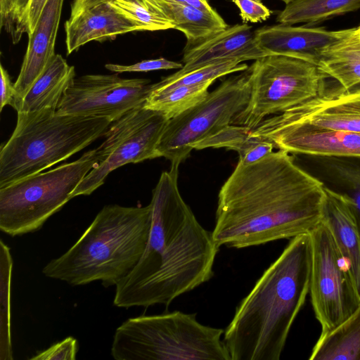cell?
I'll return each mask as SVG.
<instances>
[{
  "label": "cell",
  "mask_w": 360,
  "mask_h": 360,
  "mask_svg": "<svg viewBox=\"0 0 360 360\" xmlns=\"http://www.w3.org/2000/svg\"><path fill=\"white\" fill-rule=\"evenodd\" d=\"M356 30L357 33L359 34V36H360V25L358 27H356Z\"/></svg>",
  "instance_id": "obj_39"
},
{
  "label": "cell",
  "mask_w": 360,
  "mask_h": 360,
  "mask_svg": "<svg viewBox=\"0 0 360 360\" xmlns=\"http://www.w3.org/2000/svg\"><path fill=\"white\" fill-rule=\"evenodd\" d=\"M75 78V67L69 65L60 54H55L14 109L17 112H30L46 108L56 110L66 89Z\"/></svg>",
  "instance_id": "obj_20"
},
{
  "label": "cell",
  "mask_w": 360,
  "mask_h": 360,
  "mask_svg": "<svg viewBox=\"0 0 360 360\" xmlns=\"http://www.w3.org/2000/svg\"><path fill=\"white\" fill-rule=\"evenodd\" d=\"M359 9L360 0H294L285 5L276 21L291 25L305 22L310 26Z\"/></svg>",
  "instance_id": "obj_25"
},
{
  "label": "cell",
  "mask_w": 360,
  "mask_h": 360,
  "mask_svg": "<svg viewBox=\"0 0 360 360\" xmlns=\"http://www.w3.org/2000/svg\"><path fill=\"white\" fill-rule=\"evenodd\" d=\"M112 6L133 21L140 31L174 29L173 24L148 0H111Z\"/></svg>",
  "instance_id": "obj_30"
},
{
  "label": "cell",
  "mask_w": 360,
  "mask_h": 360,
  "mask_svg": "<svg viewBox=\"0 0 360 360\" xmlns=\"http://www.w3.org/2000/svg\"><path fill=\"white\" fill-rule=\"evenodd\" d=\"M48 0H31L27 11L28 35L34 30Z\"/></svg>",
  "instance_id": "obj_35"
},
{
  "label": "cell",
  "mask_w": 360,
  "mask_h": 360,
  "mask_svg": "<svg viewBox=\"0 0 360 360\" xmlns=\"http://www.w3.org/2000/svg\"><path fill=\"white\" fill-rule=\"evenodd\" d=\"M224 332L202 324L195 314L141 315L117 327L111 355L116 360H231Z\"/></svg>",
  "instance_id": "obj_6"
},
{
  "label": "cell",
  "mask_w": 360,
  "mask_h": 360,
  "mask_svg": "<svg viewBox=\"0 0 360 360\" xmlns=\"http://www.w3.org/2000/svg\"><path fill=\"white\" fill-rule=\"evenodd\" d=\"M318 67L345 90H360V36L356 28L323 52Z\"/></svg>",
  "instance_id": "obj_22"
},
{
  "label": "cell",
  "mask_w": 360,
  "mask_h": 360,
  "mask_svg": "<svg viewBox=\"0 0 360 360\" xmlns=\"http://www.w3.org/2000/svg\"><path fill=\"white\" fill-rule=\"evenodd\" d=\"M324 189L322 221L348 264L360 298V237L356 225L345 198L325 186Z\"/></svg>",
  "instance_id": "obj_19"
},
{
  "label": "cell",
  "mask_w": 360,
  "mask_h": 360,
  "mask_svg": "<svg viewBox=\"0 0 360 360\" xmlns=\"http://www.w3.org/2000/svg\"><path fill=\"white\" fill-rule=\"evenodd\" d=\"M250 96L231 124L253 129L270 115L283 113L314 98L326 88L318 65L281 55L261 57L248 68Z\"/></svg>",
  "instance_id": "obj_8"
},
{
  "label": "cell",
  "mask_w": 360,
  "mask_h": 360,
  "mask_svg": "<svg viewBox=\"0 0 360 360\" xmlns=\"http://www.w3.org/2000/svg\"><path fill=\"white\" fill-rule=\"evenodd\" d=\"M67 54L92 41H103L139 27L112 6L110 1L87 8L65 23Z\"/></svg>",
  "instance_id": "obj_18"
},
{
  "label": "cell",
  "mask_w": 360,
  "mask_h": 360,
  "mask_svg": "<svg viewBox=\"0 0 360 360\" xmlns=\"http://www.w3.org/2000/svg\"><path fill=\"white\" fill-rule=\"evenodd\" d=\"M248 68L245 63L238 59L224 60L183 73L174 74L153 84L151 91L160 92L182 85H194L207 82L212 83L222 76Z\"/></svg>",
  "instance_id": "obj_28"
},
{
  "label": "cell",
  "mask_w": 360,
  "mask_h": 360,
  "mask_svg": "<svg viewBox=\"0 0 360 360\" xmlns=\"http://www.w3.org/2000/svg\"><path fill=\"white\" fill-rule=\"evenodd\" d=\"M105 159L100 146L79 159L0 188V230L12 237L32 233L58 212L77 186Z\"/></svg>",
  "instance_id": "obj_7"
},
{
  "label": "cell",
  "mask_w": 360,
  "mask_h": 360,
  "mask_svg": "<svg viewBox=\"0 0 360 360\" xmlns=\"http://www.w3.org/2000/svg\"><path fill=\"white\" fill-rule=\"evenodd\" d=\"M147 79H123L117 74L86 75L75 78L56 111L105 117L112 122L144 105L153 84Z\"/></svg>",
  "instance_id": "obj_12"
},
{
  "label": "cell",
  "mask_w": 360,
  "mask_h": 360,
  "mask_svg": "<svg viewBox=\"0 0 360 360\" xmlns=\"http://www.w3.org/2000/svg\"><path fill=\"white\" fill-rule=\"evenodd\" d=\"M251 130L247 127L229 124L196 143L193 145V149L226 148L236 151L239 155V161H242L262 140L251 136Z\"/></svg>",
  "instance_id": "obj_29"
},
{
  "label": "cell",
  "mask_w": 360,
  "mask_h": 360,
  "mask_svg": "<svg viewBox=\"0 0 360 360\" xmlns=\"http://www.w3.org/2000/svg\"><path fill=\"white\" fill-rule=\"evenodd\" d=\"M250 96L249 71L223 81L201 102L169 120L157 150L160 157L179 167L196 143L231 124Z\"/></svg>",
  "instance_id": "obj_9"
},
{
  "label": "cell",
  "mask_w": 360,
  "mask_h": 360,
  "mask_svg": "<svg viewBox=\"0 0 360 360\" xmlns=\"http://www.w3.org/2000/svg\"><path fill=\"white\" fill-rule=\"evenodd\" d=\"M1 72V107L0 111L1 112L3 108L7 105H13L15 96V90L14 84H12L10 77L2 65L0 68Z\"/></svg>",
  "instance_id": "obj_34"
},
{
  "label": "cell",
  "mask_w": 360,
  "mask_h": 360,
  "mask_svg": "<svg viewBox=\"0 0 360 360\" xmlns=\"http://www.w3.org/2000/svg\"><path fill=\"white\" fill-rule=\"evenodd\" d=\"M278 149L236 168L218 194L212 235L237 249L310 233L321 221L323 184Z\"/></svg>",
  "instance_id": "obj_1"
},
{
  "label": "cell",
  "mask_w": 360,
  "mask_h": 360,
  "mask_svg": "<svg viewBox=\"0 0 360 360\" xmlns=\"http://www.w3.org/2000/svg\"><path fill=\"white\" fill-rule=\"evenodd\" d=\"M152 206L105 205L79 238L42 269L71 285L101 281L105 288L127 276L143 255L152 225Z\"/></svg>",
  "instance_id": "obj_4"
},
{
  "label": "cell",
  "mask_w": 360,
  "mask_h": 360,
  "mask_svg": "<svg viewBox=\"0 0 360 360\" xmlns=\"http://www.w3.org/2000/svg\"><path fill=\"white\" fill-rule=\"evenodd\" d=\"M310 360H360V304L344 321L321 333Z\"/></svg>",
  "instance_id": "obj_24"
},
{
  "label": "cell",
  "mask_w": 360,
  "mask_h": 360,
  "mask_svg": "<svg viewBox=\"0 0 360 360\" xmlns=\"http://www.w3.org/2000/svg\"><path fill=\"white\" fill-rule=\"evenodd\" d=\"M306 156L311 162L312 175L342 195L352 209H360V158Z\"/></svg>",
  "instance_id": "obj_23"
},
{
  "label": "cell",
  "mask_w": 360,
  "mask_h": 360,
  "mask_svg": "<svg viewBox=\"0 0 360 360\" xmlns=\"http://www.w3.org/2000/svg\"><path fill=\"white\" fill-rule=\"evenodd\" d=\"M240 10L243 22H260L267 20L271 11L263 4L261 0H232Z\"/></svg>",
  "instance_id": "obj_33"
},
{
  "label": "cell",
  "mask_w": 360,
  "mask_h": 360,
  "mask_svg": "<svg viewBox=\"0 0 360 360\" xmlns=\"http://www.w3.org/2000/svg\"><path fill=\"white\" fill-rule=\"evenodd\" d=\"M64 0H48L38 22L28 35L26 53L17 80L12 107L20 101L55 56V43Z\"/></svg>",
  "instance_id": "obj_17"
},
{
  "label": "cell",
  "mask_w": 360,
  "mask_h": 360,
  "mask_svg": "<svg viewBox=\"0 0 360 360\" xmlns=\"http://www.w3.org/2000/svg\"><path fill=\"white\" fill-rule=\"evenodd\" d=\"M280 1H282L283 2H284L285 4V5H287L289 3L293 1L294 0H280Z\"/></svg>",
  "instance_id": "obj_38"
},
{
  "label": "cell",
  "mask_w": 360,
  "mask_h": 360,
  "mask_svg": "<svg viewBox=\"0 0 360 360\" xmlns=\"http://www.w3.org/2000/svg\"><path fill=\"white\" fill-rule=\"evenodd\" d=\"M350 29L329 31L309 25L278 24L255 31L257 47L268 55L299 58L318 65L323 52L346 36Z\"/></svg>",
  "instance_id": "obj_15"
},
{
  "label": "cell",
  "mask_w": 360,
  "mask_h": 360,
  "mask_svg": "<svg viewBox=\"0 0 360 360\" xmlns=\"http://www.w3.org/2000/svg\"><path fill=\"white\" fill-rule=\"evenodd\" d=\"M266 56L257 46L255 31L247 23L229 26L221 32L184 49L183 74L224 60L238 59L242 62L257 60Z\"/></svg>",
  "instance_id": "obj_16"
},
{
  "label": "cell",
  "mask_w": 360,
  "mask_h": 360,
  "mask_svg": "<svg viewBox=\"0 0 360 360\" xmlns=\"http://www.w3.org/2000/svg\"><path fill=\"white\" fill-rule=\"evenodd\" d=\"M309 234L297 236L240 301L224 330L231 360H278L309 292Z\"/></svg>",
  "instance_id": "obj_3"
},
{
  "label": "cell",
  "mask_w": 360,
  "mask_h": 360,
  "mask_svg": "<svg viewBox=\"0 0 360 360\" xmlns=\"http://www.w3.org/2000/svg\"><path fill=\"white\" fill-rule=\"evenodd\" d=\"M187 39L186 46L195 44L221 32L229 25L217 12L167 0H148Z\"/></svg>",
  "instance_id": "obj_21"
},
{
  "label": "cell",
  "mask_w": 360,
  "mask_h": 360,
  "mask_svg": "<svg viewBox=\"0 0 360 360\" xmlns=\"http://www.w3.org/2000/svg\"><path fill=\"white\" fill-rule=\"evenodd\" d=\"M309 234V293L321 333H326L347 319L359 306L360 298L348 264L328 226L321 221Z\"/></svg>",
  "instance_id": "obj_10"
},
{
  "label": "cell",
  "mask_w": 360,
  "mask_h": 360,
  "mask_svg": "<svg viewBox=\"0 0 360 360\" xmlns=\"http://www.w3.org/2000/svg\"><path fill=\"white\" fill-rule=\"evenodd\" d=\"M111 123L50 108L18 112L15 129L1 148L0 188L69 158L104 136Z\"/></svg>",
  "instance_id": "obj_5"
},
{
  "label": "cell",
  "mask_w": 360,
  "mask_h": 360,
  "mask_svg": "<svg viewBox=\"0 0 360 360\" xmlns=\"http://www.w3.org/2000/svg\"><path fill=\"white\" fill-rule=\"evenodd\" d=\"M111 0H74L71 6L70 18H73L82 11L91 8L98 4Z\"/></svg>",
  "instance_id": "obj_36"
},
{
  "label": "cell",
  "mask_w": 360,
  "mask_h": 360,
  "mask_svg": "<svg viewBox=\"0 0 360 360\" xmlns=\"http://www.w3.org/2000/svg\"><path fill=\"white\" fill-rule=\"evenodd\" d=\"M250 135L271 142L289 153L310 156L360 158V133L295 124L251 130Z\"/></svg>",
  "instance_id": "obj_14"
},
{
  "label": "cell",
  "mask_w": 360,
  "mask_h": 360,
  "mask_svg": "<svg viewBox=\"0 0 360 360\" xmlns=\"http://www.w3.org/2000/svg\"><path fill=\"white\" fill-rule=\"evenodd\" d=\"M13 259L10 248L0 240V360L13 359L11 290Z\"/></svg>",
  "instance_id": "obj_27"
},
{
  "label": "cell",
  "mask_w": 360,
  "mask_h": 360,
  "mask_svg": "<svg viewBox=\"0 0 360 360\" xmlns=\"http://www.w3.org/2000/svg\"><path fill=\"white\" fill-rule=\"evenodd\" d=\"M168 121L162 112L142 105L112 122L100 146L105 160L86 174L72 198L91 194L111 172L122 166L160 157L157 146Z\"/></svg>",
  "instance_id": "obj_11"
},
{
  "label": "cell",
  "mask_w": 360,
  "mask_h": 360,
  "mask_svg": "<svg viewBox=\"0 0 360 360\" xmlns=\"http://www.w3.org/2000/svg\"><path fill=\"white\" fill-rule=\"evenodd\" d=\"M184 64L164 58L144 60L135 64L124 65L108 63L105 65L110 71L121 73L125 72H149L160 70L181 69Z\"/></svg>",
  "instance_id": "obj_32"
},
{
  "label": "cell",
  "mask_w": 360,
  "mask_h": 360,
  "mask_svg": "<svg viewBox=\"0 0 360 360\" xmlns=\"http://www.w3.org/2000/svg\"><path fill=\"white\" fill-rule=\"evenodd\" d=\"M178 170L163 172L152 191L149 238L134 269L115 285L117 307H168L214 275L219 247L181 197Z\"/></svg>",
  "instance_id": "obj_2"
},
{
  "label": "cell",
  "mask_w": 360,
  "mask_h": 360,
  "mask_svg": "<svg viewBox=\"0 0 360 360\" xmlns=\"http://www.w3.org/2000/svg\"><path fill=\"white\" fill-rule=\"evenodd\" d=\"M303 124L360 133V90L347 91L340 85L290 110L264 119L257 127L269 129Z\"/></svg>",
  "instance_id": "obj_13"
},
{
  "label": "cell",
  "mask_w": 360,
  "mask_h": 360,
  "mask_svg": "<svg viewBox=\"0 0 360 360\" xmlns=\"http://www.w3.org/2000/svg\"><path fill=\"white\" fill-rule=\"evenodd\" d=\"M196 7L210 12L216 11L208 3L207 0H167Z\"/></svg>",
  "instance_id": "obj_37"
},
{
  "label": "cell",
  "mask_w": 360,
  "mask_h": 360,
  "mask_svg": "<svg viewBox=\"0 0 360 360\" xmlns=\"http://www.w3.org/2000/svg\"><path fill=\"white\" fill-rule=\"evenodd\" d=\"M212 84L182 85L163 91H150L143 106L159 111L170 120L204 100Z\"/></svg>",
  "instance_id": "obj_26"
},
{
  "label": "cell",
  "mask_w": 360,
  "mask_h": 360,
  "mask_svg": "<svg viewBox=\"0 0 360 360\" xmlns=\"http://www.w3.org/2000/svg\"><path fill=\"white\" fill-rule=\"evenodd\" d=\"M79 350L77 340L69 336L37 353L31 360H74Z\"/></svg>",
  "instance_id": "obj_31"
}]
</instances>
